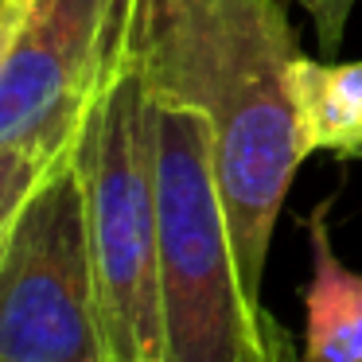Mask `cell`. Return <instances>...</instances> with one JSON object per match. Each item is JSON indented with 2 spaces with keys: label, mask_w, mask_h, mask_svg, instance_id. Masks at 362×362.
<instances>
[{
  "label": "cell",
  "mask_w": 362,
  "mask_h": 362,
  "mask_svg": "<svg viewBox=\"0 0 362 362\" xmlns=\"http://www.w3.org/2000/svg\"><path fill=\"white\" fill-rule=\"evenodd\" d=\"M331 199L304 218L312 276L304 284V362H362V273L346 269L327 230Z\"/></svg>",
  "instance_id": "cell-6"
},
{
  "label": "cell",
  "mask_w": 362,
  "mask_h": 362,
  "mask_svg": "<svg viewBox=\"0 0 362 362\" xmlns=\"http://www.w3.org/2000/svg\"><path fill=\"white\" fill-rule=\"evenodd\" d=\"M156 191L164 362H304L242 281L211 129L187 105L156 102Z\"/></svg>",
  "instance_id": "cell-2"
},
{
  "label": "cell",
  "mask_w": 362,
  "mask_h": 362,
  "mask_svg": "<svg viewBox=\"0 0 362 362\" xmlns=\"http://www.w3.org/2000/svg\"><path fill=\"white\" fill-rule=\"evenodd\" d=\"M129 55L156 102L203 113L238 269L265 300L273 226L308 160L292 98L304 51L281 0H136Z\"/></svg>",
  "instance_id": "cell-1"
},
{
  "label": "cell",
  "mask_w": 362,
  "mask_h": 362,
  "mask_svg": "<svg viewBox=\"0 0 362 362\" xmlns=\"http://www.w3.org/2000/svg\"><path fill=\"white\" fill-rule=\"evenodd\" d=\"M28 4H32V0H0V55H4V47H8L12 35H16Z\"/></svg>",
  "instance_id": "cell-10"
},
{
  "label": "cell",
  "mask_w": 362,
  "mask_h": 362,
  "mask_svg": "<svg viewBox=\"0 0 362 362\" xmlns=\"http://www.w3.org/2000/svg\"><path fill=\"white\" fill-rule=\"evenodd\" d=\"M136 0H32L0 55V144L66 156L129 51Z\"/></svg>",
  "instance_id": "cell-5"
},
{
  "label": "cell",
  "mask_w": 362,
  "mask_h": 362,
  "mask_svg": "<svg viewBox=\"0 0 362 362\" xmlns=\"http://www.w3.org/2000/svg\"><path fill=\"white\" fill-rule=\"evenodd\" d=\"M0 362H113L74 148L0 234Z\"/></svg>",
  "instance_id": "cell-4"
},
{
  "label": "cell",
  "mask_w": 362,
  "mask_h": 362,
  "mask_svg": "<svg viewBox=\"0 0 362 362\" xmlns=\"http://www.w3.org/2000/svg\"><path fill=\"white\" fill-rule=\"evenodd\" d=\"M74 160L86 191L90 253L110 358L164 362L156 98L129 51L90 110L74 141Z\"/></svg>",
  "instance_id": "cell-3"
},
{
  "label": "cell",
  "mask_w": 362,
  "mask_h": 362,
  "mask_svg": "<svg viewBox=\"0 0 362 362\" xmlns=\"http://www.w3.org/2000/svg\"><path fill=\"white\" fill-rule=\"evenodd\" d=\"M296 4L308 12V20H312L315 40H320V55L331 59L339 51V43H343V32H346V24H351V12H354L358 0H296Z\"/></svg>",
  "instance_id": "cell-9"
},
{
  "label": "cell",
  "mask_w": 362,
  "mask_h": 362,
  "mask_svg": "<svg viewBox=\"0 0 362 362\" xmlns=\"http://www.w3.org/2000/svg\"><path fill=\"white\" fill-rule=\"evenodd\" d=\"M296 125L304 152H335L343 160L362 156V59L327 63V59H296L292 71Z\"/></svg>",
  "instance_id": "cell-7"
},
{
  "label": "cell",
  "mask_w": 362,
  "mask_h": 362,
  "mask_svg": "<svg viewBox=\"0 0 362 362\" xmlns=\"http://www.w3.org/2000/svg\"><path fill=\"white\" fill-rule=\"evenodd\" d=\"M358 160H362V156H358Z\"/></svg>",
  "instance_id": "cell-11"
},
{
  "label": "cell",
  "mask_w": 362,
  "mask_h": 362,
  "mask_svg": "<svg viewBox=\"0 0 362 362\" xmlns=\"http://www.w3.org/2000/svg\"><path fill=\"white\" fill-rule=\"evenodd\" d=\"M55 160L32 144H0V234Z\"/></svg>",
  "instance_id": "cell-8"
}]
</instances>
